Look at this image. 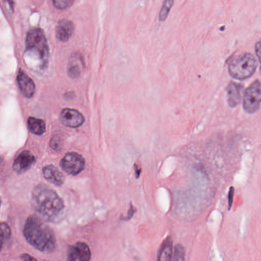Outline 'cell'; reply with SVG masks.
I'll return each mask as SVG.
<instances>
[{"mask_svg":"<svg viewBox=\"0 0 261 261\" xmlns=\"http://www.w3.org/2000/svg\"><path fill=\"white\" fill-rule=\"evenodd\" d=\"M34 209L40 218L50 222H58L63 217L64 205L56 193L44 185H39L34 189L31 199Z\"/></svg>","mask_w":261,"mask_h":261,"instance_id":"6da1fadb","label":"cell"},{"mask_svg":"<svg viewBox=\"0 0 261 261\" xmlns=\"http://www.w3.org/2000/svg\"><path fill=\"white\" fill-rule=\"evenodd\" d=\"M23 233L27 241L40 252L50 253L55 249L56 240L53 231L37 215H31L27 219Z\"/></svg>","mask_w":261,"mask_h":261,"instance_id":"7a4b0ae2","label":"cell"},{"mask_svg":"<svg viewBox=\"0 0 261 261\" xmlns=\"http://www.w3.org/2000/svg\"><path fill=\"white\" fill-rule=\"evenodd\" d=\"M26 53L28 56L40 61L41 66L48 62L49 48L46 37L40 28L31 30L26 40Z\"/></svg>","mask_w":261,"mask_h":261,"instance_id":"3957f363","label":"cell"},{"mask_svg":"<svg viewBox=\"0 0 261 261\" xmlns=\"http://www.w3.org/2000/svg\"><path fill=\"white\" fill-rule=\"evenodd\" d=\"M257 66V61L253 55L244 53L236 56L229 62V72L237 80H244L254 75Z\"/></svg>","mask_w":261,"mask_h":261,"instance_id":"277c9868","label":"cell"},{"mask_svg":"<svg viewBox=\"0 0 261 261\" xmlns=\"http://www.w3.org/2000/svg\"><path fill=\"white\" fill-rule=\"evenodd\" d=\"M261 102V84L257 80L245 91L243 100L244 110L249 114L256 112L260 108Z\"/></svg>","mask_w":261,"mask_h":261,"instance_id":"5b68a950","label":"cell"},{"mask_svg":"<svg viewBox=\"0 0 261 261\" xmlns=\"http://www.w3.org/2000/svg\"><path fill=\"white\" fill-rule=\"evenodd\" d=\"M60 164L65 172L73 176H76L83 171L85 161L81 155L72 152L67 153L64 156Z\"/></svg>","mask_w":261,"mask_h":261,"instance_id":"8992f818","label":"cell"},{"mask_svg":"<svg viewBox=\"0 0 261 261\" xmlns=\"http://www.w3.org/2000/svg\"><path fill=\"white\" fill-rule=\"evenodd\" d=\"M92 257L90 249L87 244L78 242L69 248L68 261H90Z\"/></svg>","mask_w":261,"mask_h":261,"instance_id":"52a82bcc","label":"cell"},{"mask_svg":"<svg viewBox=\"0 0 261 261\" xmlns=\"http://www.w3.org/2000/svg\"><path fill=\"white\" fill-rule=\"evenodd\" d=\"M60 120L63 125L72 128L80 127L85 121L84 118L80 112L70 108H65L62 110Z\"/></svg>","mask_w":261,"mask_h":261,"instance_id":"ba28073f","label":"cell"},{"mask_svg":"<svg viewBox=\"0 0 261 261\" xmlns=\"http://www.w3.org/2000/svg\"><path fill=\"white\" fill-rule=\"evenodd\" d=\"M35 162V157L31 153L22 151L16 158L13 168L17 173L22 174L27 171Z\"/></svg>","mask_w":261,"mask_h":261,"instance_id":"9c48e42d","label":"cell"},{"mask_svg":"<svg viewBox=\"0 0 261 261\" xmlns=\"http://www.w3.org/2000/svg\"><path fill=\"white\" fill-rule=\"evenodd\" d=\"M17 81L22 95L28 98L33 96L36 92L35 84L24 71L21 70L19 71Z\"/></svg>","mask_w":261,"mask_h":261,"instance_id":"30bf717a","label":"cell"},{"mask_svg":"<svg viewBox=\"0 0 261 261\" xmlns=\"http://www.w3.org/2000/svg\"><path fill=\"white\" fill-rule=\"evenodd\" d=\"M75 25L72 21L67 19L61 20L56 27V38L61 41H67L73 35Z\"/></svg>","mask_w":261,"mask_h":261,"instance_id":"8fae6325","label":"cell"},{"mask_svg":"<svg viewBox=\"0 0 261 261\" xmlns=\"http://www.w3.org/2000/svg\"><path fill=\"white\" fill-rule=\"evenodd\" d=\"M243 87L234 82H231L226 88L228 104L234 108L239 105L242 98Z\"/></svg>","mask_w":261,"mask_h":261,"instance_id":"7c38bea8","label":"cell"},{"mask_svg":"<svg viewBox=\"0 0 261 261\" xmlns=\"http://www.w3.org/2000/svg\"><path fill=\"white\" fill-rule=\"evenodd\" d=\"M42 172L45 179L52 184L57 186H60L64 183V175L54 166L50 165L44 167Z\"/></svg>","mask_w":261,"mask_h":261,"instance_id":"4fadbf2b","label":"cell"},{"mask_svg":"<svg viewBox=\"0 0 261 261\" xmlns=\"http://www.w3.org/2000/svg\"><path fill=\"white\" fill-rule=\"evenodd\" d=\"M173 255V241L167 237L161 243L157 255V261H172Z\"/></svg>","mask_w":261,"mask_h":261,"instance_id":"5bb4252c","label":"cell"},{"mask_svg":"<svg viewBox=\"0 0 261 261\" xmlns=\"http://www.w3.org/2000/svg\"><path fill=\"white\" fill-rule=\"evenodd\" d=\"M80 58V54H75L74 56L71 59L67 69V73L69 76L73 79L80 77L84 69V65L82 58L79 61Z\"/></svg>","mask_w":261,"mask_h":261,"instance_id":"9a60e30c","label":"cell"},{"mask_svg":"<svg viewBox=\"0 0 261 261\" xmlns=\"http://www.w3.org/2000/svg\"><path fill=\"white\" fill-rule=\"evenodd\" d=\"M28 124L29 130L33 134L40 135L45 131V123L41 119L30 117L28 119Z\"/></svg>","mask_w":261,"mask_h":261,"instance_id":"2e32d148","label":"cell"},{"mask_svg":"<svg viewBox=\"0 0 261 261\" xmlns=\"http://www.w3.org/2000/svg\"><path fill=\"white\" fill-rule=\"evenodd\" d=\"M11 235L9 226L3 222H0V251L3 248L5 243L9 241Z\"/></svg>","mask_w":261,"mask_h":261,"instance_id":"e0dca14e","label":"cell"},{"mask_svg":"<svg viewBox=\"0 0 261 261\" xmlns=\"http://www.w3.org/2000/svg\"><path fill=\"white\" fill-rule=\"evenodd\" d=\"M173 261H185V249L181 244H177L174 249Z\"/></svg>","mask_w":261,"mask_h":261,"instance_id":"ac0fdd59","label":"cell"},{"mask_svg":"<svg viewBox=\"0 0 261 261\" xmlns=\"http://www.w3.org/2000/svg\"><path fill=\"white\" fill-rule=\"evenodd\" d=\"M174 1L173 0H166L163 3L160 14V20L164 21L167 18L170 10L173 6Z\"/></svg>","mask_w":261,"mask_h":261,"instance_id":"d6986e66","label":"cell"},{"mask_svg":"<svg viewBox=\"0 0 261 261\" xmlns=\"http://www.w3.org/2000/svg\"><path fill=\"white\" fill-rule=\"evenodd\" d=\"M50 146L56 151H60L63 147V142L61 139L58 136H55L50 141Z\"/></svg>","mask_w":261,"mask_h":261,"instance_id":"ffe728a7","label":"cell"},{"mask_svg":"<svg viewBox=\"0 0 261 261\" xmlns=\"http://www.w3.org/2000/svg\"><path fill=\"white\" fill-rule=\"evenodd\" d=\"M73 0H59L53 1V3L55 7L60 9H64L71 7L74 3Z\"/></svg>","mask_w":261,"mask_h":261,"instance_id":"44dd1931","label":"cell"},{"mask_svg":"<svg viewBox=\"0 0 261 261\" xmlns=\"http://www.w3.org/2000/svg\"><path fill=\"white\" fill-rule=\"evenodd\" d=\"M234 188L233 187H231L230 188L229 194H228V210L231 209L233 202V198L234 196Z\"/></svg>","mask_w":261,"mask_h":261,"instance_id":"7402d4cb","label":"cell"},{"mask_svg":"<svg viewBox=\"0 0 261 261\" xmlns=\"http://www.w3.org/2000/svg\"><path fill=\"white\" fill-rule=\"evenodd\" d=\"M20 259L23 261H38L35 257H33L28 254H22Z\"/></svg>","mask_w":261,"mask_h":261,"instance_id":"603a6c76","label":"cell"},{"mask_svg":"<svg viewBox=\"0 0 261 261\" xmlns=\"http://www.w3.org/2000/svg\"><path fill=\"white\" fill-rule=\"evenodd\" d=\"M260 49H261V44L260 40L258 41L255 45V51L257 58L258 59V61L260 62Z\"/></svg>","mask_w":261,"mask_h":261,"instance_id":"cb8c5ba5","label":"cell"},{"mask_svg":"<svg viewBox=\"0 0 261 261\" xmlns=\"http://www.w3.org/2000/svg\"><path fill=\"white\" fill-rule=\"evenodd\" d=\"M134 212H135V210L134 209L133 207H132V206L131 207V208L130 209V210H129V213H128L126 218L124 219L123 220H129L132 217Z\"/></svg>","mask_w":261,"mask_h":261,"instance_id":"d4e9b609","label":"cell"},{"mask_svg":"<svg viewBox=\"0 0 261 261\" xmlns=\"http://www.w3.org/2000/svg\"><path fill=\"white\" fill-rule=\"evenodd\" d=\"M1 197H0V206H1Z\"/></svg>","mask_w":261,"mask_h":261,"instance_id":"484cf974","label":"cell"}]
</instances>
